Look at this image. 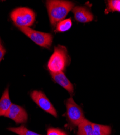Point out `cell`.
I'll use <instances>...</instances> for the list:
<instances>
[{"label": "cell", "instance_id": "obj_9", "mask_svg": "<svg viewBox=\"0 0 120 135\" xmlns=\"http://www.w3.org/2000/svg\"><path fill=\"white\" fill-rule=\"evenodd\" d=\"M51 75L53 80L65 90H67L70 94H71L74 93V86L72 83L63 72L51 73Z\"/></svg>", "mask_w": 120, "mask_h": 135}, {"label": "cell", "instance_id": "obj_11", "mask_svg": "<svg viewBox=\"0 0 120 135\" xmlns=\"http://www.w3.org/2000/svg\"><path fill=\"white\" fill-rule=\"evenodd\" d=\"M92 122L84 119L78 126V135H94Z\"/></svg>", "mask_w": 120, "mask_h": 135}, {"label": "cell", "instance_id": "obj_7", "mask_svg": "<svg viewBox=\"0 0 120 135\" xmlns=\"http://www.w3.org/2000/svg\"><path fill=\"white\" fill-rule=\"evenodd\" d=\"M5 117L13 120L16 123H26L28 120V114L26 110L19 105L12 104Z\"/></svg>", "mask_w": 120, "mask_h": 135}, {"label": "cell", "instance_id": "obj_12", "mask_svg": "<svg viewBox=\"0 0 120 135\" xmlns=\"http://www.w3.org/2000/svg\"><path fill=\"white\" fill-rule=\"evenodd\" d=\"M94 135H111L112 129L110 126L92 123Z\"/></svg>", "mask_w": 120, "mask_h": 135}, {"label": "cell", "instance_id": "obj_2", "mask_svg": "<svg viewBox=\"0 0 120 135\" xmlns=\"http://www.w3.org/2000/svg\"><path fill=\"white\" fill-rule=\"evenodd\" d=\"M69 56L65 47L59 46L54 48V52L48 63V68L51 73L63 72L67 66Z\"/></svg>", "mask_w": 120, "mask_h": 135}, {"label": "cell", "instance_id": "obj_14", "mask_svg": "<svg viewBox=\"0 0 120 135\" xmlns=\"http://www.w3.org/2000/svg\"><path fill=\"white\" fill-rule=\"evenodd\" d=\"M72 26V22L70 18L63 20L57 25L56 31L65 32L69 30Z\"/></svg>", "mask_w": 120, "mask_h": 135}, {"label": "cell", "instance_id": "obj_3", "mask_svg": "<svg viewBox=\"0 0 120 135\" xmlns=\"http://www.w3.org/2000/svg\"><path fill=\"white\" fill-rule=\"evenodd\" d=\"M10 18L18 28L29 27L34 23L35 14L29 8L20 7L14 9L11 13Z\"/></svg>", "mask_w": 120, "mask_h": 135}, {"label": "cell", "instance_id": "obj_6", "mask_svg": "<svg viewBox=\"0 0 120 135\" xmlns=\"http://www.w3.org/2000/svg\"><path fill=\"white\" fill-rule=\"evenodd\" d=\"M32 99L42 110L51 114L54 117H57L56 109L54 107L50 100L42 92L40 91H34L30 94Z\"/></svg>", "mask_w": 120, "mask_h": 135}, {"label": "cell", "instance_id": "obj_8", "mask_svg": "<svg viewBox=\"0 0 120 135\" xmlns=\"http://www.w3.org/2000/svg\"><path fill=\"white\" fill-rule=\"evenodd\" d=\"M74 17L81 23H87L93 20L94 16L90 11L85 7H75L73 9Z\"/></svg>", "mask_w": 120, "mask_h": 135}, {"label": "cell", "instance_id": "obj_15", "mask_svg": "<svg viewBox=\"0 0 120 135\" xmlns=\"http://www.w3.org/2000/svg\"><path fill=\"white\" fill-rule=\"evenodd\" d=\"M107 13L110 12H120V0H111L107 3Z\"/></svg>", "mask_w": 120, "mask_h": 135}, {"label": "cell", "instance_id": "obj_16", "mask_svg": "<svg viewBox=\"0 0 120 135\" xmlns=\"http://www.w3.org/2000/svg\"><path fill=\"white\" fill-rule=\"evenodd\" d=\"M47 135H67L63 131L55 128H49L47 131Z\"/></svg>", "mask_w": 120, "mask_h": 135}, {"label": "cell", "instance_id": "obj_13", "mask_svg": "<svg viewBox=\"0 0 120 135\" xmlns=\"http://www.w3.org/2000/svg\"><path fill=\"white\" fill-rule=\"evenodd\" d=\"M8 130L18 135H41L27 129L25 126H21L18 128H10Z\"/></svg>", "mask_w": 120, "mask_h": 135}, {"label": "cell", "instance_id": "obj_4", "mask_svg": "<svg viewBox=\"0 0 120 135\" xmlns=\"http://www.w3.org/2000/svg\"><path fill=\"white\" fill-rule=\"evenodd\" d=\"M19 29L39 46L50 48L52 42V35L50 33L38 31L29 27H21Z\"/></svg>", "mask_w": 120, "mask_h": 135}, {"label": "cell", "instance_id": "obj_10", "mask_svg": "<svg viewBox=\"0 0 120 135\" xmlns=\"http://www.w3.org/2000/svg\"><path fill=\"white\" fill-rule=\"evenodd\" d=\"M12 105L9 97V89L7 88L0 99V116H5Z\"/></svg>", "mask_w": 120, "mask_h": 135}, {"label": "cell", "instance_id": "obj_5", "mask_svg": "<svg viewBox=\"0 0 120 135\" xmlns=\"http://www.w3.org/2000/svg\"><path fill=\"white\" fill-rule=\"evenodd\" d=\"M67 115L69 122L73 125L79 126L84 119L82 109L70 97L66 101Z\"/></svg>", "mask_w": 120, "mask_h": 135}, {"label": "cell", "instance_id": "obj_17", "mask_svg": "<svg viewBox=\"0 0 120 135\" xmlns=\"http://www.w3.org/2000/svg\"><path fill=\"white\" fill-rule=\"evenodd\" d=\"M6 53V50L3 47L2 44H1V41H0V62L2 60L3 56Z\"/></svg>", "mask_w": 120, "mask_h": 135}, {"label": "cell", "instance_id": "obj_1", "mask_svg": "<svg viewBox=\"0 0 120 135\" xmlns=\"http://www.w3.org/2000/svg\"><path fill=\"white\" fill-rule=\"evenodd\" d=\"M74 4L68 1H48L47 8L50 23L55 26L64 20L68 13L74 8Z\"/></svg>", "mask_w": 120, "mask_h": 135}]
</instances>
